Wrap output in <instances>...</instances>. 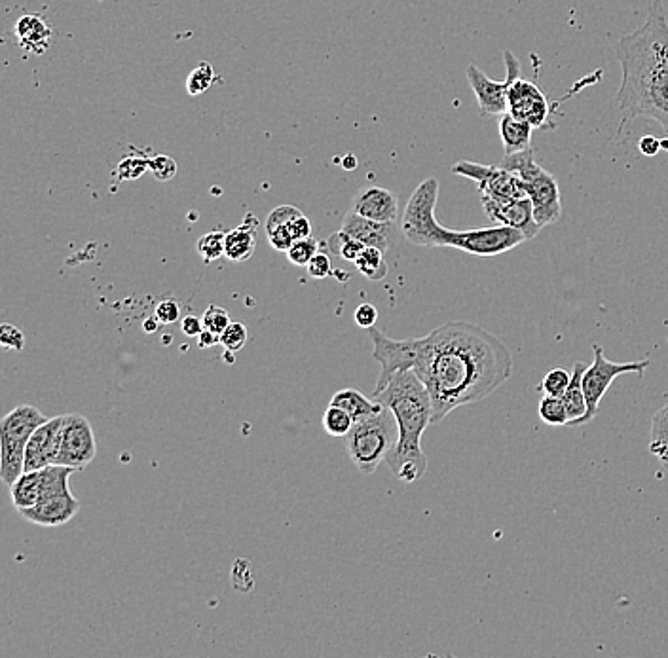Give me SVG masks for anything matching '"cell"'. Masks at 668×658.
<instances>
[{
  "label": "cell",
  "instance_id": "obj_16",
  "mask_svg": "<svg viewBox=\"0 0 668 658\" xmlns=\"http://www.w3.org/2000/svg\"><path fill=\"white\" fill-rule=\"evenodd\" d=\"M342 232H346L350 238L361 241L367 247H376L384 253H388L393 243L397 241V222H378V220L365 219L357 213L350 211L342 220Z\"/></svg>",
  "mask_w": 668,
  "mask_h": 658
},
{
  "label": "cell",
  "instance_id": "obj_43",
  "mask_svg": "<svg viewBox=\"0 0 668 658\" xmlns=\"http://www.w3.org/2000/svg\"><path fill=\"white\" fill-rule=\"evenodd\" d=\"M357 327L361 329L371 330L376 321H378V310L372 306V304H361L357 310H355V315H353Z\"/></svg>",
  "mask_w": 668,
  "mask_h": 658
},
{
  "label": "cell",
  "instance_id": "obj_33",
  "mask_svg": "<svg viewBox=\"0 0 668 658\" xmlns=\"http://www.w3.org/2000/svg\"><path fill=\"white\" fill-rule=\"evenodd\" d=\"M317 253H319V243L310 236V238L297 239L285 255L295 266H308Z\"/></svg>",
  "mask_w": 668,
  "mask_h": 658
},
{
  "label": "cell",
  "instance_id": "obj_12",
  "mask_svg": "<svg viewBox=\"0 0 668 658\" xmlns=\"http://www.w3.org/2000/svg\"><path fill=\"white\" fill-rule=\"evenodd\" d=\"M97 456V442L93 435L92 423L80 414H65V421L59 435L56 465H67L84 469Z\"/></svg>",
  "mask_w": 668,
  "mask_h": 658
},
{
  "label": "cell",
  "instance_id": "obj_47",
  "mask_svg": "<svg viewBox=\"0 0 668 658\" xmlns=\"http://www.w3.org/2000/svg\"><path fill=\"white\" fill-rule=\"evenodd\" d=\"M219 344H221V336L215 334V332H211V330L204 329L202 330V334L198 336V346L202 349L215 348Z\"/></svg>",
  "mask_w": 668,
  "mask_h": 658
},
{
  "label": "cell",
  "instance_id": "obj_1",
  "mask_svg": "<svg viewBox=\"0 0 668 658\" xmlns=\"http://www.w3.org/2000/svg\"><path fill=\"white\" fill-rule=\"evenodd\" d=\"M372 357L380 376L372 395L380 393L399 372H414L426 385L433 404L431 423L450 412L481 403L513 374V355L498 336L479 325L450 321L424 338L393 340L371 329Z\"/></svg>",
  "mask_w": 668,
  "mask_h": 658
},
{
  "label": "cell",
  "instance_id": "obj_5",
  "mask_svg": "<svg viewBox=\"0 0 668 658\" xmlns=\"http://www.w3.org/2000/svg\"><path fill=\"white\" fill-rule=\"evenodd\" d=\"M48 418L37 406L21 404L0 421V476L12 486L25 473V448L42 423Z\"/></svg>",
  "mask_w": 668,
  "mask_h": 658
},
{
  "label": "cell",
  "instance_id": "obj_49",
  "mask_svg": "<svg viewBox=\"0 0 668 658\" xmlns=\"http://www.w3.org/2000/svg\"><path fill=\"white\" fill-rule=\"evenodd\" d=\"M653 456L657 457L665 467L668 469V446H665V448H661V450H657Z\"/></svg>",
  "mask_w": 668,
  "mask_h": 658
},
{
  "label": "cell",
  "instance_id": "obj_25",
  "mask_svg": "<svg viewBox=\"0 0 668 658\" xmlns=\"http://www.w3.org/2000/svg\"><path fill=\"white\" fill-rule=\"evenodd\" d=\"M359 274L365 275L369 281H382L388 275V264L384 251L376 247H365L359 258L353 262Z\"/></svg>",
  "mask_w": 668,
  "mask_h": 658
},
{
  "label": "cell",
  "instance_id": "obj_8",
  "mask_svg": "<svg viewBox=\"0 0 668 658\" xmlns=\"http://www.w3.org/2000/svg\"><path fill=\"white\" fill-rule=\"evenodd\" d=\"M593 351L594 363L587 366V370L583 374V391H585V397H587V416L583 418L581 425L589 423L598 416L600 401L604 399L606 391L610 389V385L613 384V380L617 376L631 374V372L642 374L651 365L650 359L634 361V363H612V361L606 359L602 346H596V344L593 346Z\"/></svg>",
  "mask_w": 668,
  "mask_h": 658
},
{
  "label": "cell",
  "instance_id": "obj_31",
  "mask_svg": "<svg viewBox=\"0 0 668 658\" xmlns=\"http://www.w3.org/2000/svg\"><path fill=\"white\" fill-rule=\"evenodd\" d=\"M329 247L340 258H344L348 262H355L367 245H363L357 239L350 238L346 232L340 230L338 234H333V238L329 239Z\"/></svg>",
  "mask_w": 668,
  "mask_h": 658
},
{
  "label": "cell",
  "instance_id": "obj_6",
  "mask_svg": "<svg viewBox=\"0 0 668 658\" xmlns=\"http://www.w3.org/2000/svg\"><path fill=\"white\" fill-rule=\"evenodd\" d=\"M500 165L522 179L526 194L534 205V217L541 228L558 222L562 215V202L557 179L534 160L532 148L505 156Z\"/></svg>",
  "mask_w": 668,
  "mask_h": 658
},
{
  "label": "cell",
  "instance_id": "obj_35",
  "mask_svg": "<svg viewBox=\"0 0 668 658\" xmlns=\"http://www.w3.org/2000/svg\"><path fill=\"white\" fill-rule=\"evenodd\" d=\"M249 340V332L243 323H230L228 329L221 334V346L228 351L238 353L240 349L245 348Z\"/></svg>",
  "mask_w": 668,
  "mask_h": 658
},
{
  "label": "cell",
  "instance_id": "obj_9",
  "mask_svg": "<svg viewBox=\"0 0 668 658\" xmlns=\"http://www.w3.org/2000/svg\"><path fill=\"white\" fill-rule=\"evenodd\" d=\"M524 241H526V236L517 228L496 224V226L464 230V232L450 230L448 247L460 249L467 255L498 256L509 253L511 249L519 247Z\"/></svg>",
  "mask_w": 668,
  "mask_h": 658
},
{
  "label": "cell",
  "instance_id": "obj_15",
  "mask_svg": "<svg viewBox=\"0 0 668 658\" xmlns=\"http://www.w3.org/2000/svg\"><path fill=\"white\" fill-rule=\"evenodd\" d=\"M65 416H57L42 423L25 448V471H38L56 463L59 435Z\"/></svg>",
  "mask_w": 668,
  "mask_h": 658
},
{
  "label": "cell",
  "instance_id": "obj_18",
  "mask_svg": "<svg viewBox=\"0 0 668 658\" xmlns=\"http://www.w3.org/2000/svg\"><path fill=\"white\" fill-rule=\"evenodd\" d=\"M352 211L365 219L397 222L399 202H397V196L388 188L367 186V188H361L357 196L353 198Z\"/></svg>",
  "mask_w": 668,
  "mask_h": 658
},
{
  "label": "cell",
  "instance_id": "obj_48",
  "mask_svg": "<svg viewBox=\"0 0 668 658\" xmlns=\"http://www.w3.org/2000/svg\"><path fill=\"white\" fill-rule=\"evenodd\" d=\"M158 323H160V321H158V317L154 315V317H150V319H147V321H145V327H143V329H145V332H149V334L150 332H156V330H158V327H160Z\"/></svg>",
  "mask_w": 668,
  "mask_h": 658
},
{
  "label": "cell",
  "instance_id": "obj_30",
  "mask_svg": "<svg viewBox=\"0 0 668 658\" xmlns=\"http://www.w3.org/2000/svg\"><path fill=\"white\" fill-rule=\"evenodd\" d=\"M147 169H150V158L141 156V154H133V156H124L120 164L116 165L114 173L120 181H135V179H141Z\"/></svg>",
  "mask_w": 668,
  "mask_h": 658
},
{
  "label": "cell",
  "instance_id": "obj_24",
  "mask_svg": "<svg viewBox=\"0 0 668 658\" xmlns=\"http://www.w3.org/2000/svg\"><path fill=\"white\" fill-rule=\"evenodd\" d=\"M10 494H12V503L18 511L35 507L40 501V469L38 471H25L10 486Z\"/></svg>",
  "mask_w": 668,
  "mask_h": 658
},
{
  "label": "cell",
  "instance_id": "obj_39",
  "mask_svg": "<svg viewBox=\"0 0 668 658\" xmlns=\"http://www.w3.org/2000/svg\"><path fill=\"white\" fill-rule=\"evenodd\" d=\"M0 344H2V348L23 351V348H25V334L18 327H14L10 323H4V325H0Z\"/></svg>",
  "mask_w": 668,
  "mask_h": 658
},
{
  "label": "cell",
  "instance_id": "obj_34",
  "mask_svg": "<svg viewBox=\"0 0 668 658\" xmlns=\"http://www.w3.org/2000/svg\"><path fill=\"white\" fill-rule=\"evenodd\" d=\"M665 446H668V404L663 406L651 420L650 452L655 454Z\"/></svg>",
  "mask_w": 668,
  "mask_h": 658
},
{
  "label": "cell",
  "instance_id": "obj_44",
  "mask_svg": "<svg viewBox=\"0 0 668 658\" xmlns=\"http://www.w3.org/2000/svg\"><path fill=\"white\" fill-rule=\"evenodd\" d=\"M204 329V321L198 319L196 315H186L185 319L181 321V332L188 338H198Z\"/></svg>",
  "mask_w": 668,
  "mask_h": 658
},
{
  "label": "cell",
  "instance_id": "obj_26",
  "mask_svg": "<svg viewBox=\"0 0 668 658\" xmlns=\"http://www.w3.org/2000/svg\"><path fill=\"white\" fill-rule=\"evenodd\" d=\"M353 423L355 421L346 410L333 406V404L323 414V429L331 437H348V433L352 431Z\"/></svg>",
  "mask_w": 668,
  "mask_h": 658
},
{
  "label": "cell",
  "instance_id": "obj_3",
  "mask_svg": "<svg viewBox=\"0 0 668 658\" xmlns=\"http://www.w3.org/2000/svg\"><path fill=\"white\" fill-rule=\"evenodd\" d=\"M388 406L399 427V440L386 459L393 476L412 484L426 475L427 457L422 450V437L433 418V404L426 385L414 372H399L380 393L372 395Z\"/></svg>",
  "mask_w": 668,
  "mask_h": 658
},
{
  "label": "cell",
  "instance_id": "obj_32",
  "mask_svg": "<svg viewBox=\"0 0 668 658\" xmlns=\"http://www.w3.org/2000/svg\"><path fill=\"white\" fill-rule=\"evenodd\" d=\"M570 382H572V372H568L566 368H553L545 374L541 382V391L551 397H562Z\"/></svg>",
  "mask_w": 668,
  "mask_h": 658
},
{
  "label": "cell",
  "instance_id": "obj_40",
  "mask_svg": "<svg viewBox=\"0 0 668 658\" xmlns=\"http://www.w3.org/2000/svg\"><path fill=\"white\" fill-rule=\"evenodd\" d=\"M306 270H308L310 277H314V279H327V277H333L334 275L331 258H329V255L321 253V251L310 260Z\"/></svg>",
  "mask_w": 668,
  "mask_h": 658
},
{
  "label": "cell",
  "instance_id": "obj_41",
  "mask_svg": "<svg viewBox=\"0 0 668 658\" xmlns=\"http://www.w3.org/2000/svg\"><path fill=\"white\" fill-rule=\"evenodd\" d=\"M156 317L162 325L181 323V306L175 300H164L156 306Z\"/></svg>",
  "mask_w": 668,
  "mask_h": 658
},
{
  "label": "cell",
  "instance_id": "obj_7",
  "mask_svg": "<svg viewBox=\"0 0 668 658\" xmlns=\"http://www.w3.org/2000/svg\"><path fill=\"white\" fill-rule=\"evenodd\" d=\"M439 188V181L429 177L418 184L405 207L401 232L416 247H448L450 228L441 226L435 219Z\"/></svg>",
  "mask_w": 668,
  "mask_h": 658
},
{
  "label": "cell",
  "instance_id": "obj_14",
  "mask_svg": "<svg viewBox=\"0 0 668 658\" xmlns=\"http://www.w3.org/2000/svg\"><path fill=\"white\" fill-rule=\"evenodd\" d=\"M484 213L498 222L511 228L520 230L526 239H534L539 234L541 226L534 217V205L530 198L522 200H492L483 196Z\"/></svg>",
  "mask_w": 668,
  "mask_h": 658
},
{
  "label": "cell",
  "instance_id": "obj_23",
  "mask_svg": "<svg viewBox=\"0 0 668 658\" xmlns=\"http://www.w3.org/2000/svg\"><path fill=\"white\" fill-rule=\"evenodd\" d=\"M331 404L342 408V410H346L352 416L353 421L363 420V418L371 416V414L378 412L384 406V404L378 403L374 397L369 399V397H365L363 393H359L355 389H342V391L334 393Z\"/></svg>",
  "mask_w": 668,
  "mask_h": 658
},
{
  "label": "cell",
  "instance_id": "obj_13",
  "mask_svg": "<svg viewBox=\"0 0 668 658\" xmlns=\"http://www.w3.org/2000/svg\"><path fill=\"white\" fill-rule=\"evenodd\" d=\"M509 112L520 120L532 124L534 128H545L549 122V101L530 80L515 78L507 90Z\"/></svg>",
  "mask_w": 668,
  "mask_h": 658
},
{
  "label": "cell",
  "instance_id": "obj_21",
  "mask_svg": "<svg viewBox=\"0 0 668 658\" xmlns=\"http://www.w3.org/2000/svg\"><path fill=\"white\" fill-rule=\"evenodd\" d=\"M534 129L536 128L532 124L520 120L511 112H505L500 118V137L505 156L519 154V152L532 148L530 143H532Z\"/></svg>",
  "mask_w": 668,
  "mask_h": 658
},
{
  "label": "cell",
  "instance_id": "obj_38",
  "mask_svg": "<svg viewBox=\"0 0 668 658\" xmlns=\"http://www.w3.org/2000/svg\"><path fill=\"white\" fill-rule=\"evenodd\" d=\"M202 321H204L205 329L211 330V332H215V334H219V336H221L224 330L228 329V325L232 323L228 311L223 310L221 306H209V308L205 310Z\"/></svg>",
  "mask_w": 668,
  "mask_h": 658
},
{
  "label": "cell",
  "instance_id": "obj_27",
  "mask_svg": "<svg viewBox=\"0 0 668 658\" xmlns=\"http://www.w3.org/2000/svg\"><path fill=\"white\" fill-rule=\"evenodd\" d=\"M538 412L539 418L545 421L547 425L562 427V425H568V423H570L568 410H566V404L562 401V397L545 395V397L539 401Z\"/></svg>",
  "mask_w": 668,
  "mask_h": 658
},
{
  "label": "cell",
  "instance_id": "obj_4",
  "mask_svg": "<svg viewBox=\"0 0 668 658\" xmlns=\"http://www.w3.org/2000/svg\"><path fill=\"white\" fill-rule=\"evenodd\" d=\"M399 440V427L388 406L353 423L346 437L348 456L363 475H374Z\"/></svg>",
  "mask_w": 668,
  "mask_h": 658
},
{
  "label": "cell",
  "instance_id": "obj_42",
  "mask_svg": "<svg viewBox=\"0 0 668 658\" xmlns=\"http://www.w3.org/2000/svg\"><path fill=\"white\" fill-rule=\"evenodd\" d=\"M302 213L298 211L297 207L293 205H279L276 207L270 215H268V220H266V228H272V226H279V224H291L293 220L300 217Z\"/></svg>",
  "mask_w": 668,
  "mask_h": 658
},
{
  "label": "cell",
  "instance_id": "obj_20",
  "mask_svg": "<svg viewBox=\"0 0 668 658\" xmlns=\"http://www.w3.org/2000/svg\"><path fill=\"white\" fill-rule=\"evenodd\" d=\"M259 228V220L255 219L253 215H247V219L238 228L226 232V249H224V256L234 262V264H242L247 262L251 256L255 255L257 249V232Z\"/></svg>",
  "mask_w": 668,
  "mask_h": 658
},
{
  "label": "cell",
  "instance_id": "obj_10",
  "mask_svg": "<svg viewBox=\"0 0 668 658\" xmlns=\"http://www.w3.org/2000/svg\"><path fill=\"white\" fill-rule=\"evenodd\" d=\"M503 61L507 67V76L503 80L488 78L477 65H469L465 71L467 82L477 97L481 116L484 118L503 116L505 112H509L507 90H509V84L520 76V61L511 52H503Z\"/></svg>",
  "mask_w": 668,
  "mask_h": 658
},
{
  "label": "cell",
  "instance_id": "obj_51",
  "mask_svg": "<svg viewBox=\"0 0 668 658\" xmlns=\"http://www.w3.org/2000/svg\"><path fill=\"white\" fill-rule=\"evenodd\" d=\"M224 363H234V351H228V349H224Z\"/></svg>",
  "mask_w": 668,
  "mask_h": 658
},
{
  "label": "cell",
  "instance_id": "obj_50",
  "mask_svg": "<svg viewBox=\"0 0 668 658\" xmlns=\"http://www.w3.org/2000/svg\"><path fill=\"white\" fill-rule=\"evenodd\" d=\"M342 165H344L346 169H355V167H357V160H355V156H353V154H348V156H344Z\"/></svg>",
  "mask_w": 668,
  "mask_h": 658
},
{
  "label": "cell",
  "instance_id": "obj_11",
  "mask_svg": "<svg viewBox=\"0 0 668 658\" xmlns=\"http://www.w3.org/2000/svg\"><path fill=\"white\" fill-rule=\"evenodd\" d=\"M452 173L479 184L481 196L492 200H522L528 198L524 183L517 173L501 165H481L460 162L452 167Z\"/></svg>",
  "mask_w": 668,
  "mask_h": 658
},
{
  "label": "cell",
  "instance_id": "obj_36",
  "mask_svg": "<svg viewBox=\"0 0 668 658\" xmlns=\"http://www.w3.org/2000/svg\"><path fill=\"white\" fill-rule=\"evenodd\" d=\"M150 171H152L156 181L167 183V181L175 179V175H177V162L171 156L158 154V156L150 158Z\"/></svg>",
  "mask_w": 668,
  "mask_h": 658
},
{
  "label": "cell",
  "instance_id": "obj_37",
  "mask_svg": "<svg viewBox=\"0 0 668 658\" xmlns=\"http://www.w3.org/2000/svg\"><path fill=\"white\" fill-rule=\"evenodd\" d=\"M266 236H268L270 247L274 251H279V253H287L291 249V245L295 243L289 224H279V226L266 228Z\"/></svg>",
  "mask_w": 668,
  "mask_h": 658
},
{
  "label": "cell",
  "instance_id": "obj_2",
  "mask_svg": "<svg viewBox=\"0 0 668 658\" xmlns=\"http://www.w3.org/2000/svg\"><path fill=\"white\" fill-rule=\"evenodd\" d=\"M615 57L623 71L615 93L623 120L650 118L668 135V18L661 0H653L642 27L619 38Z\"/></svg>",
  "mask_w": 668,
  "mask_h": 658
},
{
  "label": "cell",
  "instance_id": "obj_29",
  "mask_svg": "<svg viewBox=\"0 0 668 658\" xmlns=\"http://www.w3.org/2000/svg\"><path fill=\"white\" fill-rule=\"evenodd\" d=\"M226 249V234L224 232H209L196 243V251L202 256L205 264H213L223 258Z\"/></svg>",
  "mask_w": 668,
  "mask_h": 658
},
{
  "label": "cell",
  "instance_id": "obj_19",
  "mask_svg": "<svg viewBox=\"0 0 668 658\" xmlns=\"http://www.w3.org/2000/svg\"><path fill=\"white\" fill-rule=\"evenodd\" d=\"M14 33L18 38L19 48L29 54H44L54 38V31L48 21L37 14H27L16 21Z\"/></svg>",
  "mask_w": 668,
  "mask_h": 658
},
{
  "label": "cell",
  "instance_id": "obj_45",
  "mask_svg": "<svg viewBox=\"0 0 668 658\" xmlns=\"http://www.w3.org/2000/svg\"><path fill=\"white\" fill-rule=\"evenodd\" d=\"M289 228H291V234H293L295 241H297V239L310 238V236H312V224H310L308 217H304V215H300V217L293 220V222L289 224Z\"/></svg>",
  "mask_w": 668,
  "mask_h": 658
},
{
  "label": "cell",
  "instance_id": "obj_17",
  "mask_svg": "<svg viewBox=\"0 0 668 658\" xmlns=\"http://www.w3.org/2000/svg\"><path fill=\"white\" fill-rule=\"evenodd\" d=\"M19 512L31 524L44 526V528H57V526H65L67 522H71L75 518L76 514L80 512V501L76 499L73 492H69V494L44 499V501L37 503L35 507L23 509Z\"/></svg>",
  "mask_w": 668,
  "mask_h": 658
},
{
  "label": "cell",
  "instance_id": "obj_28",
  "mask_svg": "<svg viewBox=\"0 0 668 658\" xmlns=\"http://www.w3.org/2000/svg\"><path fill=\"white\" fill-rule=\"evenodd\" d=\"M217 80V73L211 63H200L186 78V92L192 97H198L207 92Z\"/></svg>",
  "mask_w": 668,
  "mask_h": 658
},
{
  "label": "cell",
  "instance_id": "obj_52",
  "mask_svg": "<svg viewBox=\"0 0 668 658\" xmlns=\"http://www.w3.org/2000/svg\"><path fill=\"white\" fill-rule=\"evenodd\" d=\"M661 148H663V150H668V139H663V141H661Z\"/></svg>",
  "mask_w": 668,
  "mask_h": 658
},
{
  "label": "cell",
  "instance_id": "obj_22",
  "mask_svg": "<svg viewBox=\"0 0 668 658\" xmlns=\"http://www.w3.org/2000/svg\"><path fill=\"white\" fill-rule=\"evenodd\" d=\"M587 370L585 363H576L574 370H572V382L568 385L566 393L562 395V401L566 404L568 410V418L570 423L568 425H581L583 418L587 416V397L583 391V374Z\"/></svg>",
  "mask_w": 668,
  "mask_h": 658
},
{
  "label": "cell",
  "instance_id": "obj_46",
  "mask_svg": "<svg viewBox=\"0 0 668 658\" xmlns=\"http://www.w3.org/2000/svg\"><path fill=\"white\" fill-rule=\"evenodd\" d=\"M638 150L644 154V156H655L659 150H661V141L653 135H646L638 141Z\"/></svg>",
  "mask_w": 668,
  "mask_h": 658
}]
</instances>
